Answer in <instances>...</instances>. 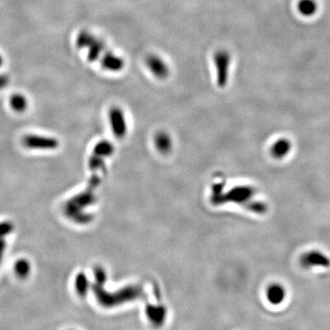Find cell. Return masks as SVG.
<instances>
[{
    "label": "cell",
    "mask_w": 330,
    "mask_h": 330,
    "mask_svg": "<svg viewBox=\"0 0 330 330\" xmlns=\"http://www.w3.org/2000/svg\"><path fill=\"white\" fill-rule=\"evenodd\" d=\"M76 46L78 49H87V60L90 63L100 61L108 51L103 41L97 38L87 31H81L76 38Z\"/></svg>",
    "instance_id": "1"
},
{
    "label": "cell",
    "mask_w": 330,
    "mask_h": 330,
    "mask_svg": "<svg viewBox=\"0 0 330 330\" xmlns=\"http://www.w3.org/2000/svg\"><path fill=\"white\" fill-rule=\"evenodd\" d=\"M230 55L225 50H220L214 55V62L217 70V83L219 87L227 86L229 76V66H230Z\"/></svg>",
    "instance_id": "2"
},
{
    "label": "cell",
    "mask_w": 330,
    "mask_h": 330,
    "mask_svg": "<svg viewBox=\"0 0 330 330\" xmlns=\"http://www.w3.org/2000/svg\"><path fill=\"white\" fill-rule=\"evenodd\" d=\"M23 144L28 149L32 150H55L59 146V141L55 138L45 136L26 135L23 138Z\"/></svg>",
    "instance_id": "3"
},
{
    "label": "cell",
    "mask_w": 330,
    "mask_h": 330,
    "mask_svg": "<svg viewBox=\"0 0 330 330\" xmlns=\"http://www.w3.org/2000/svg\"><path fill=\"white\" fill-rule=\"evenodd\" d=\"M109 118L114 135L123 138L127 133V122L122 109L114 107L109 110Z\"/></svg>",
    "instance_id": "4"
},
{
    "label": "cell",
    "mask_w": 330,
    "mask_h": 330,
    "mask_svg": "<svg viewBox=\"0 0 330 330\" xmlns=\"http://www.w3.org/2000/svg\"><path fill=\"white\" fill-rule=\"evenodd\" d=\"M301 265L303 268H328L330 267V259L326 255L319 251H311L303 254L301 258Z\"/></svg>",
    "instance_id": "5"
},
{
    "label": "cell",
    "mask_w": 330,
    "mask_h": 330,
    "mask_svg": "<svg viewBox=\"0 0 330 330\" xmlns=\"http://www.w3.org/2000/svg\"><path fill=\"white\" fill-rule=\"evenodd\" d=\"M147 67L158 79H165L170 75L168 65L157 55H149L146 58Z\"/></svg>",
    "instance_id": "6"
},
{
    "label": "cell",
    "mask_w": 330,
    "mask_h": 330,
    "mask_svg": "<svg viewBox=\"0 0 330 330\" xmlns=\"http://www.w3.org/2000/svg\"><path fill=\"white\" fill-rule=\"evenodd\" d=\"M100 64L105 70L110 72H119L124 68L125 63L121 57L114 55L110 51H107L100 59Z\"/></svg>",
    "instance_id": "7"
},
{
    "label": "cell",
    "mask_w": 330,
    "mask_h": 330,
    "mask_svg": "<svg viewBox=\"0 0 330 330\" xmlns=\"http://www.w3.org/2000/svg\"><path fill=\"white\" fill-rule=\"evenodd\" d=\"M253 189L249 186H239L233 188L226 196V201L241 203L249 200L253 195Z\"/></svg>",
    "instance_id": "8"
},
{
    "label": "cell",
    "mask_w": 330,
    "mask_h": 330,
    "mask_svg": "<svg viewBox=\"0 0 330 330\" xmlns=\"http://www.w3.org/2000/svg\"><path fill=\"white\" fill-rule=\"evenodd\" d=\"M266 296H267L268 301L271 304L278 305V304H281L283 302V300L285 299V296H286V293H285L284 288L281 286V284L273 283L267 289Z\"/></svg>",
    "instance_id": "9"
},
{
    "label": "cell",
    "mask_w": 330,
    "mask_h": 330,
    "mask_svg": "<svg viewBox=\"0 0 330 330\" xmlns=\"http://www.w3.org/2000/svg\"><path fill=\"white\" fill-rule=\"evenodd\" d=\"M155 146L161 153L166 154L171 152L173 148V141L168 133L162 131L155 136Z\"/></svg>",
    "instance_id": "10"
},
{
    "label": "cell",
    "mask_w": 330,
    "mask_h": 330,
    "mask_svg": "<svg viewBox=\"0 0 330 330\" xmlns=\"http://www.w3.org/2000/svg\"><path fill=\"white\" fill-rule=\"evenodd\" d=\"M291 151V143L286 139H280L271 147V155L276 159L285 157Z\"/></svg>",
    "instance_id": "11"
},
{
    "label": "cell",
    "mask_w": 330,
    "mask_h": 330,
    "mask_svg": "<svg viewBox=\"0 0 330 330\" xmlns=\"http://www.w3.org/2000/svg\"><path fill=\"white\" fill-rule=\"evenodd\" d=\"M147 314L152 324L159 326L165 319L166 310L163 306H149L147 309Z\"/></svg>",
    "instance_id": "12"
},
{
    "label": "cell",
    "mask_w": 330,
    "mask_h": 330,
    "mask_svg": "<svg viewBox=\"0 0 330 330\" xmlns=\"http://www.w3.org/2000/svg\"><path fill=\"white\" fill-rule=\"evenodd\" d=\"M298 11L303 16H313L317 10L314 0H300L297 6Z\"/></svg>",
    "instance_id": "13"
},
{
    "label": "cell",
    "mask_w": 330,
    "mask_h": 330,
    "mask_svg": "<svg viewBox=\"0 0 330 330\" xmlns=\"http://www.w3.org/2000/svg\"><path fill=\"white\" fill-rule=\"evenodd\" d=\"M11 106L12 109L16 112L22 113L28 108V101L26 98L21 94H15L11 98Z\"/></svg>",
    "instance_id": "14"
},
{
    "label": "cell",
    "mask_w": 330,
    "mask_h": 330,
    "mask_svg": "<svg viewBox=\"0 0 330 330\" xmlns=\"http://www.w3.org/2000/svg\"><path fill=\"white\" fill-rule=\"evenodd\" d=\"M113 152L114 146L109 141H100L94 148V154L99 157H109Z\"/></svg>",
    "instance_id": "15"
},
{
    "label": "cell",
    "mask_w": 330,
    "mask_h": 330,
    "mask_svg": "<svg viewBox=\"0 0 330 330\" xmlns=\"http://www.w3.org/2000/svg\"><path fill=\"white\" fill-rule=\"evenodd\" d=\"M14 271L19 277L26 278L32 271L31 262L26 259H21V260H17L16 263L14 265Z\"/></svg>",
    "instance_id": "16"
},
{
    "label": "cell",
    "mask_w": 330,
    "mask_h": 330,
    "mask_svg": "<svg viewBox=\"0 0 330 330\" xmlns=\"http://www.w3.org/2000/svg\"><path fill=\"white\" fill-rule=\"evenodd\" d=\"M76 287L79 294L85 295L87 293V290L89 288V281L85 273L80 272L78 275L76 276Z\"/></svg>",
    "instance_id": "17"
},
{
    "label": "cell",
    "mask_w": 330,
    "mask_h": 330,
    "mask_svg": "<svg viewBox=\"0 0 330 330\" xmlns=\"http://www.w3.org/2000/svg\"><path fill=\"white\" fill-rule=\"evenodd\" d=\"M14 230V225L10 221L0 222V238H4Z\"/></svg>",
    "instance_id": "18"
},
{
    "label": "cell",
    "mask_w": 330,
    "mask_h": 330,
    "mask_svg": "<svg viewBox=\"0 0 330 330\" xmlns=\"http://www.w3.org/2000/svg\"><path fill=\"white\" fill-rule=\"evenodd\" d=\"M105 164L102 157H99L98 155H95L90 158L89 160V168L93 171H98L100 169H103Z\"/></svg>",
    "instance_id": "19"
},
{
    "label": "cell",
    "mask_w": 330,
    "mask_h": 330,
    "mask_svg": "<svg viewBox=\"0 0 330 330\" xmlns=\"http://www.w3.org/2000/svg\"><path fill=\"white\" fill-rule=\"evenodd\" d=\"M95 276H96V279L98 281V283L101 285L102 283H104L106 280H107V275H106V272L104 271L103 268L101 267H97L96 270H95Z\"/></svg>",
    "instance_id": "20"
},
{
    "label": "cell",
    "mask_w": 330,
    "mask_h": 330,
    "mask_svg": "<svg viewBox=\"0 0 330 330\" xmlns=\"http://www.w3.org/2000/svg\"><path fill=\"white\" fill-rule=\"evenodd\" d=\"M100 179L98 178L97 175H94L92 178L89 180V184H88V189L94 190L98 187V185L100 184Z\"/></svg>",
    "instance_id": "21"
},
{
    "label": "cell",
    "mask_w": 330,
    "mask_h": 330,
    "mask_svg": "<svg viewBox=\"0 0 330 330\" xmlns=\"http://www.w3.org/2000/svg\"><path fill=\"white\" fill-rule=\"evenodd\" d=\"M6 247H7V243H6L5 239L0 238V265H1V261L3 259L4 253H5Z\"/></svg>",
    "instance_id": "22"
},
{
    "label": "cell",
    "mask_w": 330,
    "mask_h": 330,
    "mask_svg": "<svg viewBox=\"0 0 330 330\" xmlns=\"http://www.w3.org/2000/svg\"><path fill=\"white\" fill-rule=\"evenodd\" d=\"M8 84H9V78H8V76H5V75L0 76V90L3 89L4 87H7Z\"/></svg>",
    "instance_id": "23"
},
{
    "label": "cell",
    "mask_w": 330,
    "mask_h": 330,
    "mask_svg": "<svg viewBox=\"0 0 330 330\" xmlns=\"http://www.w3.org/2000/svg\"><path fill=\"white\" fill-rule=\"evenodd\" d=\"M2 64H3V58H2V56L0 55V67H1Z\"/></svg>",
    "instance_id": "24"
}]
</instances>
